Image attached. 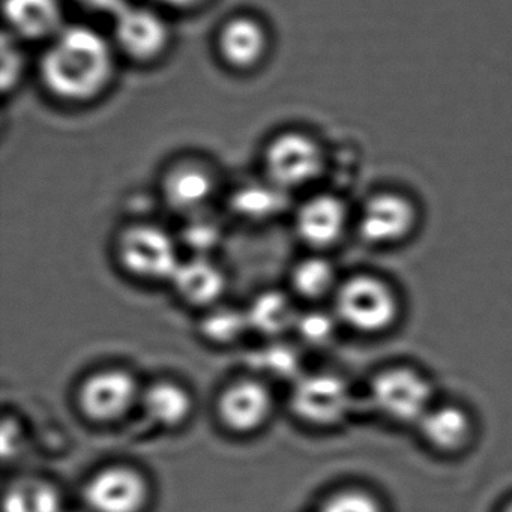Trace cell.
Returning <instances> with one entry per match:
<instances>
[{
	"mask_svg": "<svg viewBox=\"0 0 512 512\" xmlns=\"http://www.w3.org/2000/svg\"><path fill=\"white\" fill-rule=\"evenodd\" d=\"M113 73L109 44L98 32L82 26L64 28L41 61V77L62 100L85 101L100 94Z\"/></svg>",
	"mask_w": 512,
	"mask_h": 512,
	"instance_id": "cell-1",
	"label": "cell"
},
{
	"mask_svg": "<svg viewBox=\"0 0 512 512\" xmlns=\"http://www.w3.org/2000/svg\"><path fill=\"white\" fill-rule=\"evenodd\" d=\"M337 314L355 331L376 334L395 322L398 301L388 284L370 275H359L338 290Z\"/></svg>",
	"mask_w": 512,
	"mask_h": 512,
	"instance_id": "cell-2",
	"label": "cell"
},
{
	"mask_svg": "<svg viewBox=\"0 0 512 512\" xmlns=\"http://www.w3.org/2000/svg\"><path fill=\"white\" fill-rule=\"evenodd\" d=\"M119 260L134 277L145 280H172L181 265L175 244L160 227L134 226L122 233Z\"/></svg>",
	"mask_w": 512,
	"mask_h": 512,
	"instance_id": "cell-3",
	"label": "cell"
},
{
	"mask_svg": "<svg viewBox=\"0 0 512 512\" xmlns=\"http://www.w3.org/2000/svg\"><path fill=\"white\" fill-rule=\"evenodd\" d=\"M374 409L397 422H421L431 409V386L409 368L386 370L371 385Z\"/></svg>",
	"mask_w": 512,
	"mask_h": 512,
	"instance_id": "cell-4",
	"label": "cell"
},
{
	"mask_svg": "<svg viewBox=\"0 0 512 512\" xmlns=\"http://www.w3.org/2000/svg\"><path fill=\"white\" fill-rule=\"evenodd\" d=\"M265 167L278 187H301L322 173L323 152L304 134H281L266 149Z\"/></svg>",
	"mask_w": 512,
	"mask_h": 512,
	"instance_id": "cell-5",
	"label": "cell"
},
{
	"mask_svg": "<svg viewBox=\"0 0 512 512\" xmlns=\"http://www.w3.org/2000/svg\"><path fill=\"white\" fill-rule=\"evenodd\" d=\"M83 499L91 512H142L149 499L148 482L131 467H106L89 479Z\"/></svg>",
	"mask_w": 512,
	"mask_h": 512,
	"instance_id": "cell-6",
	"label": "cell"
},
{
	"mask_svg": "<svg viewBox=\"0 0 512 512\" xmlns=\"http://www.w3.org/2000/svg\"><path fill=\"white\" fill-rule=\"evenodd\" d=\"M139 395L136 379L128 371L103 370L92 374L80 386L79 404L92 421L110 422L124 416Z\"/></svg>",
	"mask_w": 512,
	"mask_h": 512,
	"instance_id": "cell-7",
	"label": "cell"
},
{
	"mask_svg": "<svg viewBox=\"0 0 512 512\" xmlns=\"http://www.w3.org/2000/svg\"><path fill=\"white\" fill-rule=\"evenodd\" d=\"M296 415L314 425H334L350 409L349 386L334 374H314L299 380L293 389Z\"/></svg>",
	"mask_w": 512,
	"mask_h": 512,
	"instance_id": "cell-8",
	"label": "cell"
},
{
	"mask_svg": "<svg viewBox=\"0 0 512 512\" xmlns=\"http://www.w3.org/2000/svg\"><path fill=\"white\" fill-rule=\"evenodd\" d=\"M416 209L407 197L397 193H379L362 209L359 232L371 244H394L412 232Z\"/></svg>",
	"mask_w": 512,
	"mask_h": 512,
	"instance_id": "cell-9",
	"label": "cell"
},
{
	"mask_svg": "<svg viewBox=\"0 0 512 512\" xmlns=\"http://www.w3.org/2000/svg\"><path fill=\"white\" fill-rule=\"evenodd\" d=\"M113 17L116 41L130 58L151 61L166 49L169 31L157 14L127 4Z\"/></svg>",
	"mask_w": 512,
	"mask_h": 512,
	"instance_id": "cell-10",
	"label": "cell"
},
{
	"mask_svg": "<svg viewBox=\"0 0 512 512\" xmlns=\"http://www.w3.org/2000/svg\"><path fill=\"white\" fill-rule=\"evenodd\" d=\"M272 395L262 382L253 379L232 383L218 400L221 421L236 433H251L268 421Z\"/></svg>",
	"mask_w": 512,
	"mask_h": 512,
	"instance_id": "cell-11",
	"label": "cell"
},
{
	"mask_svg": "<svg viewBox=\"0 0 512 512\" xmlns=\"http://www.w3.org/2000/svg\"><path fill=\"white\" fill-rule=\"evenodd\" d=\"M346 206L334 196H317L308 200L296 218V229L302 241L313 247H328L343 235Z\"/></svg>",
	"mask_w": 512,
	"mask_h": 512,
	"instance_id": "cell-12",
	"label": "cell"
},
{
	"mask_svg": "<svg viewBox=\"0 0 512 512\" xmlns=\"http://www.w3.org/2000/svg\"><path fill=\"white\" fill-rule=\"evenodd\" d=\"M4 10L11 29L28 40L56 37L64 29L59 0H5Z\"/></svg>",
	"mask_w": 512,
	"mask_h": 512,
	"instance_id": "cell-13",
	"label": "cell"
},
{
	"mask_svg": "<svg viewBox=\"0 0 512 512\" xmlns=\"http://www.w3.org/2000/svg\"><path fill=\"white\" fill-rule=\"evenodd\" d=\"M218 44L221 55L232 67L250 68L265 55V29L256 20L239 17L226 23Z\"/></svg>",
	"mask_w": 512,
	"mask_h": 512,
	"instance_id": "cell-14",
	"label": "cell"
},
{
	"mask_svg": "<svg viewBox=\"0 0 512 512\" xmlns=\"http://www.w3.org/2000/svg\"><path fill=\"white\" fill-rule=\"evenodd\" d=\"M170 281L179 296L193 305L212 304L223 295L226 287L223 272L205 259L181 263Z\"/></svg>",
	"mask_w": 512,
	"mask_h": 512,
	"instance_id": "cell-15",
	"label": "cell"
},
{
	"mask_svg": "<svg viewBox=\"0 0 512 512\" xmlns=\"http://www.w3.org/2000/svg\"><path fill=\"white\" fill-rule=\"evenodd\" d=\"M419 425L425 439L442 452L460 451L472 433L469 416L454 406L428 410Z\"/></svg>",
	"mask_w": 512,
	"mask_h": 512,
	"instance_id": "cell-16",
	"label": "cell"
},
{
	"mask_svg": "<svg viewBox=\"0 0 512 512\" xmlns=\"http://www.w3.org/2000/svg\"><path fill=\"white\" fill-rule=\"evenodd\" d=\"M143 403L149 418L167 428L184 424L193 410L191 395L175 382H157L149 386Z\"/></svg>",
	"mask_w": 512,
	"mask_h": 512,
	"instance_id": "cell-17",
	"label": "cell"
},
{
	"mask_svg": "<svg viewBox=\"0 0 512 512\" xmlns=\"http://www.w3.org/2000/svg\"><path fill=\"white\" fill-rule=\"evenodd\" d=\"M250 328L268 337H277L296 326L295 307L284 293L266 292L254 299L247 311Z\"/></svg>",
	"mask_w": 512,
	"mask_h": 512,
	"instance_id": "cell-18",
	"label": "cell"
},
{
	"mask_svg": "<svg viewBox=\"0 0 512 512\" xmlns=\"http://www.w3.org/2000/svg\"><path fill=\"white\" fill-rule=\"evenodd\" d=\"M167 202L181 211H193L212 194V179L196 167H182L170 173L164 185Z\"/></svg>",
	"mask_w": 512,
	"mask_h": 512,
	"instance_id": "cell-19",
	"label": "cell"
},
{
	"mask_svg": "<svg viewBox=\"0 0 512 512\" xmlns=\"http://www.w3.org/2000/svg\"><path fill=\"white\" fill-rule=\"evenodd\" d=\"M292 281L296 292L304 298H322L334 287L335 271L328 260L311 257L296 266Z\"/></svg>",
	"mask_w": 512,
	"mask_h": 512,
	"instance_id": "cell-20",
	"label": "cell"
},
{
	"mask_svg": "<svg viewBox=\"0 0 512 512\" xmlns=\"http://www.w3.org/2000/svg\"><path fill=\"white\" fill-rule=\"evenodd\" d=\"M248 328H250V322H248L247 313H241L233 308L212 311L200 325L203 337L217 344H232L241 340Z\"/></svg>",
	"mask_w": 512,
	"mask_h": 512,
	"instance_id": "cell-21",
	"label": "cell"
},
{
	"mask_svg": "<svg viewBox=\"0 0 512 512\" xmlns=\"http://www.w3.org/2000/svg\"><path fill=\"white\" fill-rule=\"evenodd\" d=\"M251 361L256 368L265 371V374L278 379H289L295 376L299 370V358L295 350L284 344H274V346L265 347L259 353L253 356Z\"/></svg>",
	"mask_w": 512,
	"mask_h": 512,
	"instance_id": "cell-22",
	"label": "cell"
},
{
	"mask_svg": "<svg viewBox=\"0 0 512 512\" xmlns=\"http://www.w3.org/2000/svg\"><path fill=\"white\" fill-rule=\"evenodd\" d=\"M317 512H382V508L371 494L346 490L329 497Z\"/></svg>",
	"mask_w": 512,
	"mask_h": 512,
	"instance_id": "cell-23",
	"label": "cell"
},
{
	"mask_svg": "<svg viewBox=\"0 0 512 512\" xmlns=\"http://www.w3.org/2000/svg\"><path fill=\"white\" fill-rule=\"evenodd\" d=\"M236 208L241 214L251 218H263L274 214L280 205L278 194L274 191H266L263 188H251L242 191L235 202Z\"/></svg>",
	"mask_w": 512,
	"mask_h": 512,
	"instance_id": "cell-24",
	"label": "cell"
},
{
	"mask_svg": "<svg viewBox=\"0 0 512 512\" xmlns=\"http://www.w3.org/2000/svg\"><path fill=\"white\" fill-rule=\"evenodd\" d=\"M296 329L302 340L307 341L311 346H322L328 343L334 335L335 323L328 314L320 311H311L298 317Z\"/></svg>",
	"mask_w": 512,
	"mask_h": 512,
	"instance_id": "cell-25",
	"label": "cell"
},
{
	"mask_svg": "<svg viewBox=\"0 0 512 512\" xmlns=\"http://www.w3.org/2000/svg\"><path fill=\"white\" fill-rule=\"evenodd\" d=\"M28 485L32 512H64V502L55 485L40 479H32Z\"/></svg>",
	"mask_w": 512,
	"mask_h": 512,
	"instance_id": "cell-26",
	"label": "cell"
},
{
	"mask_svg": "<svg viewBox=\"0 0 512 512\" xmlns=\"http://www.w3.org/2000/svg\"><path fill=\"white\" fill-rule=\"evenodd\" d=\"M22 55L16 47L8 44V38L4 37L2 41V86L5 91L13 88L22 74Z\"/></svg>",
	"mask_w": 512,
	"mask_h": 512,
	"instance_id": "cell-27",
	"label": "cell"
},
{
	"mask_svg": "<svg viewBox=\"0 0 512 512\" xmlns=\"http://www.w3.org/2000/svg\"><path fill=\"white\" fill-rule=\"evenodd\" d=\"M4 512H32L28 481L17 482L5 491Z\"/></svg>",
	"mask_w": 512,
	"mask_h": 512,
	"instance_id": "cell-28",
	"label": "cell"
},
{
	"mask_svg": "<svg viewBox=\"0 0 512 512\" xmlns=\"http://www.w3.org/2000/svg\"><path fill=\"white\" fill-rule=\"evenodd\" d=\"M20 446V428L16 419H4L2 424V457L4 460L13 457Z\"/></svg>",
	"mask_w": 512,
	"mask_h": 512,
	"instance_id": "cell-29",
	"label": "cell"
},
{
	"mask_svg": "<svg viewBox=\"0 0 512 512\" xmlns=\"http://www.w3.org/2000/svg\"><path fill=\"white\" fill-rule=\"evenodd\" d=\"M218 235L217 230L212 226H196L194 229L188 230L187 242L194 248H205L208 250L209 247L215 245L217 242Z\"/></svg>",
	"mask_w": 512,
	"mask_h": 512,
	"instance_id": "cell-30",
	"label": "cell"
},
{
	"mask_svg": "<svg viewBox=\"0 0 512 512\" xmlns=\"http://www.w3.org/2000/svg\"><path fill=\"white\" fill-rule=\"evenodd\" d=\"M77 2L85 5V7L91 8V10L101 11V13H110L113 14V16L127 5L125 0H77Z\"/></svg>",
	"mask_w": 512,
	"mask_h": 512,
	"instance_id": "cell-31",
	"label": "cell"
},
{
	"mask_svg": "<svg viewBox=\"0 0 512 512\" xmlns=\"http://www.w3.org/2000/svg\"><path fill=\"white\" fill-rule=\"evenodd\" d=\"M163 4L170 5V7H191V5H196L200 0H160Z\"/></svg>",
	"mask_w": 512,
	"mask_h": 512,
	"instance_id": "cell-32",
	"label": "cell"
},
{
	"mask_svg": "<svg viewBox=\"0 0 512 512\" xmlns=\"http://www.w3.org/2000/svg\"><path fill=\"white\" fill-rule=\"evenodd\" d=\"M505 512H512V503H511V505L508 506V508H506Z\"/></svg>",
	"mask_w": 512,
	"mask_h": 512,
	"instance_id": "cell-33",
	"label": "cell"
}]
</instances>
